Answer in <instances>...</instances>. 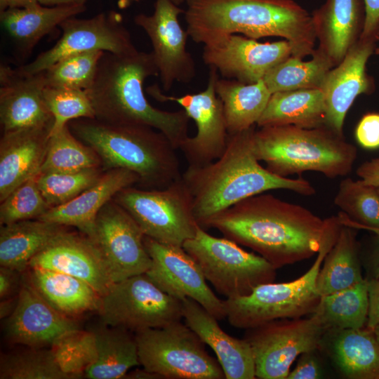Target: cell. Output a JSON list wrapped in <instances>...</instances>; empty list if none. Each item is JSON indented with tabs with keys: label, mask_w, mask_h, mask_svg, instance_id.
<instances>
[{
	"label": "cell",
	"mask_w": 379,
	"mask_h": 379,
	"mask_svg": "<svg viewBox=\"0 0 379 379\" xmlns=\"http://www.w3.org/2000/svg\"><path fill=\"white\" fill-rule=\"evenodd\" d=\"M326 225V218L302 206L264 192L215 216L206 229L251 248L277 270L317 254Z\"/></svg>",
	"instance_id": "obj_1"
},
{
	"label": "cell",
	"mask_w": 379,
	"mask_h": 379,
	"mask_svg": "<svg viewBox=\"0 0 379 379\" xmlns=\"http://www.w3.org/2000/svg\"><path fill=\"white\" fill-rule=\"evenodd\" d=\"M252 127L230 134L226 149L217 160L202 166H188L182 173L192 197L196 222L206 230L208 222L237 203L274 190H287L312 196L315 189L303 178L277 175L258 159Z\"/></svg>",
	"instance_id": "obj_2"
},
{
	"label": "cell",
	"mask_w": 379,
	"mask_h": 379,
	"mask_svg": "<svg viewBox=\"0 0 379 379\" xmlns=\"http://www.w3.org/2000/svg\"><path fill=\"white\" fill-rule=\"evenodd\" d=\"M185 18L189 36L206 44L241 33L258 39L281 36L292 55H312L317 40L312 15L293 0H186Z\"/></svg>",
	"instance_id": "obj_3"
},
{
	"label": "cell",
	"mask_w": 379,
	"mask_h": 379,
	"mask_svg": "<svg viewBox=\"0 0 379 379\" xmlns=\"http://www.w3.org/2000/svg\"><path fill=\"white\" fill-rule=\"evenodd\" d=\"M152 76H159V70L152 51L137 50L124 55L104 52L94 81L86 92L95 119L113 124L152 127L163 133L178 149L188 137L190 118L183 109L164 111L149 102L143 84Z\"/></svg>",
	"instance_id": "obj_4"
},
{
	"label": "cell",
	"mask_w": 379,
	"mask_h": 379,
	"mask_svg": "<svg viewBox=\"0 0 379 379\" xmlns=\"http://www.w3.org/2000/svg\"><path fill=\"white\" fill-rule=\"evenodd\" d=\"M68 126L100 157L104 171L129 170L142 189L160 190L182 177L177 150L161 132L147 126L113 124L96 119L70 121Z\"/></svg>",
	"instance_id": "obj_5"
},
{
	"label": "cell",
	"mask_w": 379,
	"mask_h": 379,
	"mask_svg": "<svg viewBox=\"0 0 379 379\" xmlns=\"http://www.w3.org/2000/svg\"><path fill=\"white\" fill-rule=\"evenodd\" d=\"M255 152L272 173L288 178L306 171L328 178L347 175L357 156L354 145L323 126L305 128L291 125L255 129Z\"/></svg>",
	"instance_id": "obj_6"
},
{
	"label": "cell",
	"mask_w": 379,
	"mask_h": 379,
	"mask_svg": "<svg viewBox=\"0 0 379 379\" xmlns=\"http://www.w3.org/2000/svg\"><path fill=\"white\" fill-rule=\"evenodd\" d=\"M326 221L317 258L304 274L288 282L263 284L247 295L224 300L226 318L232 326L248 329L272 320L300 318L314 312L321 298L316 289L317 277L343 225L338 215L326 218Z\"/></svg>",
	"instance_id": "obj_7"
},
{
	"label": "cell",
	"mask_w": 379,
	"mask_h": 379,
	"mask_svg": "<svg viewBox=\"0 0 379 379\" xmlns=\"http://www.w3.org/2000/svg\"><path fill=\"white\" fill-rule=\"evenodd\" d=\"M182 248L226 299L247 295L258 286L275 280L277 269L263 257L245 251L225 237H213L199 226Z\"/></svg>",
	"instance_id": "obj_8"
},
{
	"label": "cell",
	"mask_w": 379,
	"mask_h": 379,
	"mask_svg": "<svg viewBox=\"0 0 379 379\" xmlns=\"http://www.w3.org/2000/svg\"><path fill=\"white\" fill-rule=\"evenodd\" d=\"M140 364L161 379H224L218 359L185 323L135 333Z\"/></svg>",
	"instance_id": "obj_9"
},
{
	"label": "cell",
	"mask_w": 379,
	"mask_h": 379,
	"mask_svg": "<svg viewBox=\"0 0 379 379\" xmlns=\"http://www.w3.org/2000/svg\"><path fill=\"white\" fill-rule=\"evenodd\" d=\"M113 199L131 215L145 236L164 244L182 247L199 227L192 194L182 177L160 190L128 187Z\"/></svg>",
	"instance_id": "obj_10"
},
{
	"label": "cell",
	"mask_w": 379,
	"mask_h": 379,
	"mask_svg": "<svg viewBox=\"0 0 379 379\" xmlns=\"http://www.w3.org/2000/svg\"><path fill=\"white\" fill-rule=\"evenodd\" d=\"M103 324L133 333L182 319V301L161 290L146 273L113 284L97 311Z\"/></svg>",
	"instance_id": "obj_11"
},
{
	"label": "cell",
	"mask_w": 379,
	"mask_h": 379,
	"mask_svg": "<svg viewBox=\"0 0 379 379\" xmlns=\"http://www.w3.org/2000/svg\"><path fill=\"white\" fill-rule=\"evenodd\" d=\"M325 331L312 314L275 319L246 329L244 338L252 350L256 378L286 379L301 354L319 349Z\"/></svg>",
	"instance_id": "obj_12"
},
{
	"label": "cell",
	"mask_w": 379,
	"mask_h": 379,
	"mask_svg": "<svg viewBox=\"0 0 379 379\" xmlns=\"http://www.w3.org/2000/svg\"><path fill=\"white\" fill-rule=\"evenodd\" d=\"M75 17L61 23L62 36L55 45L17 68L23 73L36 74L75 53L102 51L124 55L137 51L120 13L103 12L86 19Z\"/></svg>",
	"instance_id": "obj_13"
},
{
	"label": "cell",
	"mask_w": 379,
	"mask_h": 379,
	"mask_svg": "<svg viewBox=\"0 0 379 379\" xmlns=\"http://www.w3.org/2000/svg\"><path fill=\"white\" fill-rule=\"evenodd\" d=\"M209 68L206 88L197 93L177 97L163 94L157 84L147 88V93L159 102H177L194 121L196 135L187 137L179 148L191 166H202L217 160L224 153L228 140L222 103L215 89L218 71L213 67Z\"/></svg>",
	"instance_id": "obj_14"
},
{
	"label": "cell",
	"mask_w": 379,
	"mask_h": 379,
	"mask_svg": "<svg viewBox=\"0 0 379 379\" xmlns=\"http://www.w3.org/2000/svg\"><path fill=\"white\" fill-rule=\"evenodd\" d=\"M144 238L135 220L113 199L99 211L93 241L98 246L114 283L149 270L152 260Z\"/></svg>",
	"instance_id": "obj_15"
},
{
	"label": "cell",
	"mask_w": 379,
	"mask_h": 379,
	"mask_svg": "<svg viewBox=\"0 0 379 379\" xmlns=\"http://www.w3.org/2000/svg\"><path fill=\"white\" fill-rule=\"evenodd\" d=\"M185 11L170 0H156L152 15L138 14L135 23L149 36L163 89L169 91L175 81L187 84L196 76V65L186 50L187 30L178 16Z\"/></svg>",
	"instance_id": "obj_16"
},
{
	"label": "cell",
	"mask_w": 379,
	"mask_h": 379,
	"mask_svg": "<svg viewBox=\"0 0 379 379\" xmlns=\"http://www.w3.org/2000/svg\"><path fill=\"white\" fill-rule=\"evenodd\" d=\"M144 243L152 260L146 274L156 285L180 300H195L218 321L226 318L224 300L213 292L197 262L182 247L164 244L146 236Z\"/></svg>",
	"instance_id": "obj_17"
},
{
	"label": "cell",
	"mask_w": 379,
	"mask_h": 379,
	"mask_svg": "<svg viewBox=\"0 0 379 379\" xmlns=\"http://www.w3.org/2000/svg\"><path fill=\"white\" fill-rule=\"evenodd\" d=\"M291 55V46L286 40L262 44L234 34L204 44L202 58L225 78L250 84L263 79Z\"/></svg>",
	"instance_id": "obj_18"
},
{
	"label": "cell",
	"mask_w": 379,
	"mask_h": 379,
	"mask_svg": "<svg viewBox=\"0 0 379 379\" xmlns=\"http://www.w3.org/2000/svg\"><path fill=\"white\" fill-rule=\"evenodd\" d=\"M378 36H360L323 81L320 89L326 107L325 126L340 135H343L345 116L356 98L362 93H371L373 89L366 66L375 51Z\"/></svg>",
	"instance_id": "obj_19"
},
{
	"label": "cell",
	"mask_w": 379,
	"mask_h": 379,
	"mask_svg": "<svg viewBox=\"0 0 379 379\" xmlns=\"http://www.w3.org/2000/svg\"><path fill=\"white\" fill-rule=\"evenodd\" d=\"M79 329L73 318L55 310L27 277L22 278L16 306L5 322L4 333L8 342L25 347H47L64 335Z\"/></svg>",
	"instance_id": "obj_20"
},
{
	"label": "cell",
	"mask_w": 379,
	"mask_h": 379,
	"mask_svg": "<svg viewBox=\"0 0 379 379\" xmlns=\"http://www.w3.org/2000/svg\"><path fill=\"white\" fill-rule=\"evenodd\" d=\"M29 268L53 270L75 277L88 283L100 296L114 284L96 244L85 234L70 232L67 229L32 259Z\"/></svg>",
	"instance_id": "obj_21"
},
{
	"label": "cell",
	"mask_w": 379,
	"mask_h": 379,
	"mask_svg": "<svg viewBox=\"0 0 379 379\" xmlns=\"http://www.w3.org/2000/svg\"><path fill=\"white\" fill-rule=\"evenodd\" d=\"M44 72L26 74L0 66V123L2 133L53 125L44 98Z\"/></svg>",
	"instance_id": "obj_22"
},
{
	"label": "cell",
	"mask_w": 379,
	"mask_h": 379,
	"mask_svg": "<svg viewBox=\"0 0 379 379\" xmlns=\"http://www.w3.org/2000/svg\"><path fill=\"white\" fill-rule=\"evenodd\" d=\"M181 301L185 323L213 350L225 378H256L253 355L248 342L225 332L218 320L195 300L185 298Z\"/></svg>",
	"instance_id": "obj_23"
},
{
	"label": "cell",
	"mask_w": 379,
	"mask_h": 379,
	"mask_svg": "<svg viewBox=\"0 0 379 379\" xmlns=\"http://www.w3.org/2000/svg\"><path fill=\"white\" fill-rule=\"evenodd\" d=\"M138 182V175L129 170L113 168L105 171L90 187L69 201L49 208L38 219L76 227L93 240L99 211L119 192Z\"/></svg>",
	"instance_id": "obj_24"
},
{
	"label": "cell",
	"mask_w": 379,
	"mask_h": 379,
	"mask_svg": "<svg viewBox=\"0 0 379 379\" xmlns=\"http://www.w3.org/2000/svg\"><path fill=\"white\" fill-rule=\"evenodd\" d=\"M52 125L3 133L0 140V201L36 175L44 162Z\"/></svg>",
	"instance_id": "obj_25"
},
{
	"label": "cell",
	"mask_w": 379,
	"mask_h": 379,
	"mask_svg": "<svg viewBox=\"0 0 379 379\" xmlns=\"http://www.w3.org/2000/svg\"><path fill=\"white\" fill-rule=\"evenodd\" d=\"M319 350L347 379H379V343L373 329H328Z\"/></svg>",
	"instance_id": "obj_26"
},
{
	"label": "cell",
	"mask_w": 379,
	"mask_h": 379,
	"mask_svg": "<svg viewBox=\"0 0 379 379\" xmlns=\"http://www.w3.org/2000/svg\"><path fill=\"white\" fill-rule=\"evenodd\" d=\"M319 45L335 67L359 40L364 24L363 0H326L311 15Z\"/></svg>",
	"instance_id": "obj_27"
},
{
	"label": "cell",
	"mask_w": 379,
	"mask_h": 379,
	"mask_svg": "<svg viewBox=\"0 0 379 379\" xmlns=\"http://www.w3.org/2000/svg\"><path fill=\"white\" fill-rule=\"evenodd\" d=\"M27 279L39 295L62 314L75 318L98 311L100 295L88 283L53 270L28 268Z\"/></svg>",
	"instance_id": "obj_28"
},
{
	"label": "cell",
	"mask_w": 379,
	"mask_h": 379,
	"mask_svg": "<svg viewBox=\"0 0 379 379\" xmlns=\"http://www.w3.org/2000/svg\"><path fill=\"white\" fill-rule=\"evenodd\" d=\"M85 4L9 8L0 13L1 25L19 48L30 51L45 35L86 10Z\"/></svg>",
	"instance_id": "obj_29"
},
{
	"label": "cell",
	"mask_w": 379,
	"mask_h": 379,
	"mask_svg": "<svg viewBox=\"0 0 379 379\" xmlns=\"http://www.w3.org/2000/svg\"><path fill=\"white\" fill-rule=\"evenodd\" d=\"M66 229L39 219L1 225L0 265L25 272L32 259Z\"/></svg>",
	"instance_id": "obj_30"
},
{
	"label": "cell",
	"mask_w": 379,
	"mask_h": 379,
	"mask_svg": "<svg viewBox=\"0 0 379 379\" xmlns=\"http://www.w3.org/2000/svg\"><path fill=\"white\" fill-rule=\"evenodd\" d=\"M326 107L321 89H298L272 93L259 118V127L291 125L305 128L325 126Z\"/></svg>",
	"instance_id": "obj_31"
},
{
	"label": "cell",
	"mask_w": 379,
	"mask_h": 379,
	"mask_svg": "<svg viewBox=\"0 0 379 379\" xmlns=\"http://www.w3.org/2000/svg\"><path fill=\"white\" fill-rule=\"evenodd\" d=\"M342 223L336 241L326 255L317 277L316 289L320 296L344 290L365 279L357 228Z\"/></svg>",
	"instance_id": "obj_32"
},
{
	"label": "cell",
	"mask_w": 379,
	"mask_h": 379,
	"mask_svg": "<svg viewBox=\"0 0 379 379\" xmlns=\"http://www.w3.org/2000/svg\"><path fill=\"white\" fill-rule=\"evenodd\" d=\"M96 357L85 370L89 379L124 378L129 370L140 365L135 333L122 328L105 325L93 331Z\"/></svg>",
	"instance_id": "obj_33"
},
{
	"label": "cell",
	"mask_w": 379,
	"mask_h": 379,
	"mask_svg": "<svg viewBox=\"0 0 379 379\" xmlns=\"http://www.w3.org/2000/svg\"><path fill=\"white\" fill-rule=\"evenodd\" d=\"M215 89L222 103L229 135L255 126L272 95L263 79L247 84L218 77Z\"/></svg>",
	"instance_id": "obj_34"
},
{
	"label": "cell",
	"mask_w": 379,
	"mask_h": 379,
	"mask_svg": "<svg viewBox=\"0 0 379 379\" xmlns=\"http://www.w3.org/2000/svg\"><path fill=\"white\" fill-rule=\"evenodd\" d=\"M368 281L321 296L312 314L326 329H359L366 326ZM311 315V314H310Z\"/></svg>",
	"instance_id": "obj_35"
},
{
	"label": "cell",
	"mask_w": 379,
	"mask_h": 379,
	"mask_svg": "<svg viewBox=\"0 0 379 379\" xmlns=\"http://www.w3.org/2000/svg\"><path fill=\"white\" fill-rule=\"evenodd\" d=\"M312 59L302 61L291 55L272 68L263 81L271 93L298 89H320L327 73L334 67L329 58L318 48Z\"/></svg>",
	"instance_id": "obj_36"
},
{
	"label": "cell",
	"mask_w": 379,
	"mask_h": 379,
	"mask_svg": "<svg viewBox=\"0 0 379 379\" xmlns=\"http://www.w3.org/2000/svg\"><path fill=\"white\" fill-rule=\"evenodd\" d=\"M334 204L341 210L343 223L357 229L379 231V193L377 187L346 178L340 182Z\"/></svg>",
	"instance_id": "obj_37"
},
{
	"label": "cell",
	"mask_w": 379,
	"mask_h": 379,
	"mask_svg": "<svg viewBox=\"0 0 379 379\" xmlns=\"http://www.w3.org/2000/svg\"><path fill=\"white\" fill-rule=\"evenodd\" d=\"M102 167L96 152L78 139L68 124L50 135L40 173L74 172Z\"/></svg>",
	"instance_id": "obj_38"
},
{
	"label": "cell",
	"mask_w": 379,
	"mask_h": 379,
	"mask_svg": "<svg viewBox=\"0 0 379 379\" xmlns=\"http://www.w3.org/2000/svg\"><path fill=\"white\" fill-rule=\"evenodd\" d=\"M27 347L1 354L0 379H70L51 347Z\"/></svg>",
	"instance_id": "obj_39"
},
{
	"label": "cell",
	"mask_w": 379,
	"mask_h": 379,
	"mask_svg": "<svg viewBox=\"0 0 379 379\" xmlns=\"http://www.w3.org/2000/svg\"><path fill=\"white\" fill-rule=\"evenodd\" d=\"M104 51L66 56L45 69L46 86L87 90L92 85Z\"/></svg>",
	"instance_id": "obj_40"
},
{
	"label": "cell",
	"mask_w": 379,
	"mask_h": 379,
	"mask_svg": "<svg viewBox=\"0 0 379 379\" xmlns=\"http://www.w3.org/2000/svg\"><path fill=\"white\" fill-rule=\"evenodd\" d=\"M102 167L74 172L39 173L37 183L51 208L64 204L98 180Z\"/></svg>",
	"instance_id": "obj_41"
},
{
	"label": "cell",
	"mask_w": 379,
	"mask_h": 379,
	"mask_svg": "<svg viewBox=\"0 0 379 379\" xmlns=\"http://www.w3.org/2000/svg\"><path fill=\"white\" fill-rule=\"evenodd\" d=\"M51 347L60 368L70 379L83 377L85 370L96 357L93 331L79 329L69 332L58 339Z\"/></svg>",
	"instance_id": "obj_42"
},
{
	"label": "cell",
	"mask_w": 379,
	"mask_h": 379,
	"mask_svg": "<svg viewBox=\"0 0 379 379\" xmlns=\"http://www.w3.org/2000/svg\"><path fill=\"white\" fill-rule=\"evenodd\" d=\"M44 98L53 117L50 135L62 129L70 121L95 117L91 102L84 90L46 86Z\"/></svg>",
	"instance_id": "obj_43"
},
{
	"label": "cell",
	"mask_w": 379,
	"mask_h": 379,
	"mask_svg": "<svg viewBox=\"0 0 379 379\" xmlns=\"http://www.w3.org/2000/svg\"><path fill=\"white\" fill-rule=\"evenodd\" d=\"M39 173L19 185L1 201V225L38 219L51 208L38 186Z\"/></svg>",
	"instance_id": "obj_44"
},
{
	"label": "cell",
	"mask_w": 379,
	"mask_h": 379,
	"mask_svg": "<svg viewBox=\"0 0 379 379\" xmlns=\"http://www.w3.org/2000/svg\"><path fill=\"white\" fill-rule=\"evenodd\" d=\"M319 349L305 352L298 357L296 366L291 370L286 379H320L325 370Z\"/></svg>",
	"instance_id": "obj_45"
},
{
	"label": "cell",
	"mask_w": 379,
	"mask_h": 379,
	"mask_svg": "<svg viewBox=\"0 0 379 379\" xmlns=\"http://www.w3.org/2000/svg\"><path fill=\"white\" fill-rule=\"evenodd\" d=\"M355 137L357 142L365 149L379 148V113L364 115L356 127Z\"/></svg>",
	"instance_id": "obj_46"
},
{
	"label": "cell",
	"mask_w": 379,
	"mask_h": 379,
	"mask_svg": "<svg viewBox=\"0 0 379 379\" xmlns=\"http://www.w3.org/2000/svg\"><path fill=\"white\" fill-rule=\"evenodd\" d=\"M365 20L360 36L379 34V0H363Z\"/></svg>",
	"instance_id": "obj_47"
},
{
	"label": "cell",
	"mask_w": 379,
	"mask_h": 379,
	"mask_svg": "<svg viewBox=\"0 0 379 379\" xmlns=\"http://www.w3.org/2000/svg\"><path fill=\"white\" fill-rule=\"evenodd\" d=\"M371 247L364 256H361V265L365 268L367 279H379V231L374 232Z\"/></svg>",
	"instance_id": "obj_48"
},
{
	"label": "cell",
	"mask_w": 379,
	"mask_h": 379,
	"mask_svg": "<svg viewBox=\"0 0 379 379\" xmlns=\"http://www.w3.org/2000/svg\"><path fill=\"white\" fill-rule=\"evenodd\" d=\"M20 272L15 270L1 266L0 267V298H9L18 286H20L22 279Z\"/></svg>",
	"instance_id": "obj_49"
},
{
	"label": "cell",
	"mask_w": 379,
	"mask_h": 379,
	"mask_svg": "<svg viewBox=\"0 0 379 379\" xmlns=\"http://www.w3.org/2000/svg\"><path fill=\"white\" fill-rule=\"evenodd\" d=\"M368 281V314L366 326L373 329L379 324V279Z\"/></svg>",
	"instance_id": "obj_50"
},
{
	"label": "cell",
	"mask_w": 379,
	"mask_h": 379,
	"mask_svg": "<svg viewBox=\"0 0 379 379\" xmlns=\"http://www.w3.org/2000/svg\"><path fill=\"white\" fill-rule=\"evenodd\" d=\"M356 174L364 184L379 187V157L362 163Z\"/></svg>",
	"instance_id": "obj_51"
},
{
	"label": "cell",
	"mask_w": 379,
	"mask_h": 379,
	"mask_svg": "<svg viewBox=\"0 0 379 379\" xmlns=\"http://www.w3.org/2000/svg\"><path fill=\"white\" fill-rule=\"evenodd\" d=\"M17 300L18 295L15 299H11L10 297L3 299L0 304L1 319L7 318L12 314L16 306Z\"/></svg>",
	"instance_id": "obj_52"
},
{
	"label": "cell",
	"mask_w": 379,
	"mask_h": 379,
	"mask_svg": "<svg viewBox=\"0 0 379 379\" xmlns=\"http://www.w3.org/2000/svg\"><path fill=\"white\" fill-rule=\"evenodd\" d=\"M124 378L159 379L161 377L156 373L142 368V370L136 369L133 371H128Z\"/></svg>",
	"instance_id": "obj_53"
},
{
	"label": "cell",
	"mask_w": 379,
	"mask_h": 379,
	"mask_svg": "<svg viewBox=\"0 0 379 379\" xmlns=\"http://www.w3.org/2000/svg\"><path fill=\"white\" fill-rule=\"evenodd\" d=\"M38 2L46 6H55L63 5L85 4L87 0H37Z\"/></svg>",
	"instance_id": "obj_54"
},
{
	"label": "cell",
	"mask_w": 379,
	"mask_h": 379,
	"mask_svg": "<svg viewBox=\"0 0 379 379\" xmlns=\"http://www.w3.org/2000/svg\"><path fill=\"white\" fill-rule=\"evenodd\" d=\"M37 0H10L9 8H26L38 4Z\"/></svg>",
	"instance_id": "obj_55"
},
{
	"label": "cell",
	"mask_w": 379,
	"mask_h": 379,
	"mask_svg": "<svg viewBox=\"0 0 379 379\" xmlns=\"http://www.w3.org/2000/svg\"><path fill=\"white\" fill-rule=\"evenodd\" d=\"M138 1L140 0H118V6L124 9L129 6L131 3Z\"/></svg>",
	"instance_id": "obj_56"
},
{
	"label": "cell",
	"mask_w": 379,
	"mask_h": 379,
	"mask_svg": "<svg viewBox=\"0 0 379 379\" xmlns=\"http://www.w3.org/2000/svg\"><path fill=\"white\" fill-rule=\"evenodd\" d=\"M9 2L10 0H0V13L8 8Z\"/></svg>",
	"instance_id": "obj_57"
},
{
	"label": "cell",
	"mask_w": 379,
	"mask_h": 379,
	"mask_svg": "<svg viewBox=\"0 0 379 379\" xmlns=\"http://www.w3.org/2000/svg\"><path fill=\"white\" fill-rule=\"evenodd\" d=\"M375 335L379 343V324L373 328Z\"/></svg>",
	"instance_id": "obj_58"
},
{
	"label": "cell",
	"mask_w": 379,
	"mask_h": 379,
	"mask_svg": "<svg viewBox=\"0 0 379 379\" xmlns=\"http://www.w3.org/2000/svg\"><path fill=\"white\" fill-rule=\"evenodd\" d=\"M170 1H171L173 4H175L177 6H179L181 4L186 1V0H170Z\"/></svg>",
	"instance_id": "obj_59"
},
{
	"label": "cell",
	"mask_w": 379,
	"mask_h": 379,
	"mask_svg": "<svg viewBox=\"0 0 379 379\" xmlns=\"http://www.w3.org/2000/svg\"><path fill=\"white\" fill-rule=\"evenodd\" d=\"M378 41L379 42V36H378ZM374 52H375L376 54L379 55V45L375 48Z\"/></svg>",
	"instance_id": "obj_60"
},
{
	"label": "cell",
	"mask_w": 379,
	"mask_h": 379,
	"mask_svg": "<svg viewBox=\"0 0 379 379\" xmlns=\"http://www.w3.org/2000/svg\"><path fill=\"white\" fill-rule=\"evenodd\" d=\"M377 187L378 192L379 193V187Z\"/></svg>",
	"instance_id": "obj_61"
}]
</instances>
